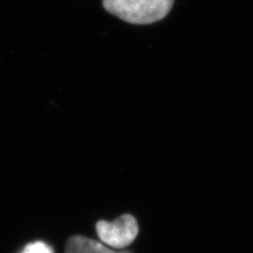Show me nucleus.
<instances>
[{
	"mask_svg": "<svg viewBox=\"0 0 253 253\" xmlns=\"http://www.w3.org/2000/svg\"><path fill=\"white\" fill-rule=\"evenodd\" d=\"M174 0H104L105 9L133 25H150L164 19Z\"/></svg>",
	"mask_w": 253,
	"mask_h": 253,
	"instance_id": "1",
	"label": "nucleus"
},
{
	"mask_svg": "<svg viewBox=\"0 0 253 253\" xmlns=\"http://www.w3.org/2000/svg\"><path fill=\"white\" fill-rule=\"evenodd\" d=\"M96 231L101 242L109 246L122 249L129 246L138 234V224L131 214H124L113 223L99 220L96 224Z\"/></svg>",
	"mask_w": 253,
	"mask_h": 253,
	"instance_id": "2",
	"label": "nucleus"
},
{
	"mask_svg": "<svg viewBox=\"0 0 253 253\" xmlns=\"http://www.w3.org/2000/svg\"><path fill=\"white\" fill-rule=\"evenodd\" d=\"M66 253H132L130 251H113L100 243L83 235L70 237L66 245Z\"/></svg>",
	"mask_w": 253,
	"mask_h": 253,
	"instance_id": "3",
	"label": "nucleus"
},
{
	"mask_svg": "<svg viewBox=\"0 0 253 253\" xmlns=\"http://www.w3.org/2000/svg\"><path fill=\"white\" fill-rule=\"evenodd\" d=\"M22 253H53V250L42 242L29 244Z\"/></svg>",
	"mask_w": 253,
	"mask_h": 253,
	"instance_id": "4",
	"label": "nucleus"
}]
</instances>
